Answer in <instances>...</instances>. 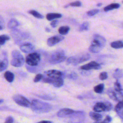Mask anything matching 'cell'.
Returning a JSON list of instances; mask_svg holds the SVG:
<instances>
[{"mask_svg": "<svg viewBox=\"0 0 123 123\" xmlns=\"http://www.w3.org/2000/svg\"><path fill=\"white\" fill-rule=\"evenodd\" d=\"M14 122L13 118L11 116H8L6 118L5 123H12Z\"/></svg>", "mask_w": 123, "mask_h": 123, "instance_id": "cell-41", "label": "cell"}, {"mask_svg": "<svg viewBox=\"0 0 123 123\" xmlns=\"http://www.w3.org/2000/svg\"><path fill=\"white\" fill-rule=\"evenodd\" d=\"M90 59V55L88 53L82 55H78L69 57L66 61V64L76 65L85 61H88Z\"/></svg>", "mask_w": 123, "mask_h": 123, "instance_id": "cell-4", "label": "cell"}, {"mask_svg": "<svg viewBox=\"0 0 123 123\" xmlns=\"http://www.w3.org/2000/svg\"><path fill=\"white\" fill-rule=\"evenodd\" d=\"M40 123H52V122H51V121H40L39 122Z\"/></svg>", "mask_w": 123, "mask_h": 123, "instance_id": "cell-44", "label": "cell"}, {"mask_svg": "<svg viewBox=\"0 0 123 123\" xmlns=\"http://www.w3.org/2000/svg\"><path fill=\"white\" fill-rule=\"evenodd\" d=\"M89 28V23L87 22H84L80 26L79 28L80 31H86Z\"/></svg>", "mask_w": 123, "mask_h": 123, "instance_id": "cell-29", "label": "cell"}, {"mask_svg": "<svg viewBox=\"0 0 123 123\" xmlns=\"http://www.w3.org/2000/svg\"><path fill=\"white\" fill-rule=\"evenodd\" d=\"M115 110L119 115L123 118V99L116 105Z\"/></svg>", "mask_w": 123, "mask_h": 123, "instance_id": "cell-18", "label": "cell"}, {"mask_svg": "<svg viewBox=\"0 0 123 123\" xmlns=\"http://www.w3.org/2000/svg\"><path fill=\"white\" fill-rule=\"evenodd\" d=\"M45 31L47 32H49L50 31V30L49 28H48V27H46L45 28Z\"/></svg>", "mask_w": 123, "mask_h": 123, "instance_id": "cell-45", "label": "cell"}, {"mask_svg": "<svg viewBox=\"0 0 123 123\" xmlns=\"http://www.w3.org/2000/svg\"><path fill=\"white\" fill-rule=\"evenodd\" d=\"M9 62L7 53L2 51L0 52V72L5 70L8 66Z\"/></svg>", "mask_w": 123, "mask_h": 123, "instance_id": "cell-8", "label": "cell"}, {"mask_svg": "<svg viewBox=\"0 0 123 123\" xmlns=\"http://www.w3.org/2000/svg\"><path fill=\"white\" fill-rule=\"evenodd\" d=\"M41 60L40 54L37 52L30 53L25 58L26 63L30 66H37Z\"/></svg>", "mask_w": 123, "mask_h": 123, "instance_id": "cell-6", "label": "cell"}, {"mask_svg": "<svg viewBox=\"0 0 123 123\" xmlns=\"http://www.w3.org/2000/svg\"><path fill=\"white\" fill-rule=\"evenodd\" d=\"M66 58L64 51L62 49H58L52 53L49 58V62L51 64H56L64 62Z\"/></svg>", "mask_w": 123, "mask_h": 123, "instance_id": "cell-3", "label": "cell"}, {"mask_svg": "<svg viewBox=\"0 0 123 123\" xmlns=\"http://www.w3.org/2000/svg\"><path fill=\"white\" fill-rule=\"evenodd\" d=\"M10 37L6 35H2L0 36V45H4L6 41L10 40Z\"/></svg>", "mask_w": 123, "mask_h": 123, "instance_id": "cell-28", "label": "cell"}, {"mask_svg": "<svg viewBox=\"0 0 123 123\" xmlns=\"http://www.w3.org/2000/svg\"><path fill=\"white\" fill-rule=\"evenodd\" d=\"M114 86V89H115V91L120 92V91H121L123 90L122 86L121 85V84L118 82V80H117L115 82Z\"/></svg>", "mask_w": 123, "mask_h": 123, "instance_id": "cell-32", "label": "cell"}, {"mask_svg": "<svg viewBox=\"0 0 123 123\" xmlns=\"http://www.w3.org/2000/svg\"><path fill=\"white\" fill-rule=\"evenodd\" d=\"M70 30V27L68 26H62L59 28V33L61 35H66L68 33Z\"/></svg>", "mask_w": 123, "mask_h": 123, "instance_id": "cell-24", "label": "cell"}, {"mask_svg": "<svg viewBox=\"0 0 123 123\" xmlns=\"http://www.w3.org/2000/svg\"><path fill=\"white\" fill-rule=\"evenodd\" d=\"M111 46L112 48H113L114 49H116L123 48V42L122 41H120V40L113 41L111 43Z\"/></svg>", "mask_w": 123, "mask_h": 123, "instance_id": "cell-21", "label": "cell"}, {"mask_svg": "<svg viewBox=\"0 0 123 123\" xmlns=\"http://www.w3.org/2000/svg\"><path fill=\"white\" fill-rule=\"evenodd\" d=\"M104 84H100L94 87V90L97 93H101L104 90Z\"/></svg>", "mask_w": 123, "mask_h": 123, "instance_id": "cell-25", "label": "cell"}, {"mask_svg": "<svg viewBox=\"0 0 123 123\" xmlns=\"http://www.w3.org/2000/svg\"><path fill=\"white\" fill-rule=\"evenodd\" d=\"M4 102V100L3 99H0V104L3 103Z\"/></svg>", "mask_w": 123, "mask_h": 123, "instance_id": "cell-46", "label": "cell"}, {"mask_svg": "<svg viewBox=\"0 0 123 123\" xmlns=\"http://www.w3.org/2000/svg\"><path fill=\"white\" fill-rule=\"evenodd\" d=\"M113 76L116 79L120 78L123 76V72L120 69H116L114 71Z\"/></svg>", "mask_w": 123, "mask_h": 123, "instance_id": "cell-26", "label": "cell"}, {"mask_svg": "<svg viewBox=\"0 0 123 123\" xmlns=\"http://www.w3.org/2000/svg\"><path fill=\"white\" fill-rule=\"evenodd\" d=\"M67 77L70 79L75 80L77 78L78 75L76 73H75L74 72H72L70 73L69 74H68L67 75Z\"/></svg>", "mask_w": 123, "mask_h": 123, "instance_id": "cell-34", "label": "cell"}, {"mask_svg": "<svg viewBox=\"0 0 123 123\" xmlns=\"http://www.w3.org/2000/svg\"><path fill=\"white\" fill-rule=\"evenodd\" d=\"M120 5L118 3H112L111 4L104 8V11L105 12H108L110 10H112L114 9H118L120 7Z\"/></svg>", "mask_w": 123, "mask_h": 123, "instance_id": "cell-23", "label": "cell"}, {"mask_svg": "<svg viewBox=\"0 0 123 123\" xmlns=\"http://www.w3.org/2000/svg\"><path fill=\"white\" fill-rule=\"evenodd\" d=\"M90 117L96 122H100V121L102 119V116L97 112L90 111L89 113Z\"/></svg>", "mask_w": 123, "mask_h": 123, "instance_id": "cell-17", "label": "cell"}, {"mask_svg": "<svg viewBox=\"0 0 123 123\" xmlns=\"http://www.w3.org/2000/svg\"><path fill=\"white\" fill-rule=\"evenodd\" d=\"M12 98L16 104L21 106L27 108L31 106V103L29 101V100L21 95H15L13 96Z\"/></svg>", "mask_w": 123, "mask_h": 123, "instance_id": "cell-7", "label": "cell"}, {"mask_svg": "<svg viewBox=\"0 0 123 123\" xmlns=\"http://www.w3.org/2000/svg\"><path fill=\"white\" fill-rule=\"evenodd\" d=\"M45 75H43L42 78L43 82L46 83H49L52 84L54 80L65 77V74L62 72H61L56 70H50L46 71L44 72Z\"/></svg>", "mask_w": 123, "mask_h": 123, "instance_id": "cell-2", "label": "cell"}, {"mask_svg": "<svg viewBox=\"0 0 123 123\" xmlns=\"http://www.w3.org/2000/svg\"><path fill=\"white\" fill-rule=\"evenodd\" d=\"M82 70L83 71L80 72V74H81L83 75H88L91 73L89 71V70Z\"/></svg>", "mask_w": 123, "mask_h": 123, "instance_id": "cell-42", "label": "cell"}, {"mask_svg": "<svg viewBox=\"0 0 123 123\" xmlns=\"http://www.w3.org/2000/svg\"><path fill=\"white\" fill-rule=\"evenodd\" d=\"M12 59L11 61V64L14 67H19L23 66L25 63V59L17 50H13L12 52Z\"/></svg>", "mask_w": 123, "mask_h": 123, "instance_id": "cell-5", "label": "cell"}, {"mask_svg": "<svg viewBox=\"0 0 123 123\" xmlns=\"http://www.w3.org/2000/svg\"><path fill=\"white\" fill-rule=\"evenodd\" d=\"M81 5H82V3L80 1H76L74 2H72V3H70L69 4L66 5L65 6H64V8H67L69 6H73V7H80L81 6Z\"/></svg>", "mask_w": 123, "mask_h": 123, "instance_id": "cell-33", "label": "cell"}, {"mask_svg": "<svg viewBox=\"0 0 123 123\" xmlns=\"http://www.w3.org/2000/svg\"><path fill=\"white\" fill-rule=\"evenodd\" d=\"M80 69L84 70H90L91 69L99 70L101 68V66L100 64L95 62L92 61L87 64L81 66L80 67Z\"/></svg>", "mask_w": 123, "mask_h": 123, "instance_id": "cell-9", "label": "cell"}, {"mask_svg": "<svg viewBox=\"0 0 123 123\" xmlns=\"http://www.w3.org/2000/svg\"><path fill=\"white\" fill-rule=\"evenodd\" d=\"M106 111H111L112 108V104L109 102H106Z\"/></svg>", "mask_w": 123, "mask_h": 123, "instance_id": "cell-38", "label": "cell"}, {"mask_svg": "<svg viewBox=\"0 0 123 123\" xmlns=\"http://www.w3.org/2000/svg\"><path fill=\"white\" fill-rule=\"evenodd\" d=\"M64 38V37L62 35H57L53 36L48 39L47 45L49 47L53 46L54 45L57 44L59 42L63 40Z\"/></svg>", "mask_w": 123, "mask_h": 123, "instance_id": "cell-11", "label": "cell"}, {"mask_svg": "<svg viewBox=\"0 0 123 123\" xmlns=\"http://www.w3.org/2000/svg\"><path fill=\"white\" fill-rule=\"evenodd\" d=\"M102 5V3H98L97 5V6H98V7H99V6H101Z\"/></svg>", "mask_w": 123, "mask_h": 123, "instance_id": "cell-47", "label": "cell"}, {"mask_svg": "<svg viewBox=\"0 0 123 123\" xmlns=\"http://www.w3.org/2000/svg\"></svg>", "mask_w": 123, "mask_h": 123, "instance_id": "cell-48", "label": "cell"}, {"mask_svg": "<svg viewBox=\"0 0 123 123\" xmlns=\"http://www.w3.org/2000/svg\"><path fill=\"white\" fill-rule=\"evenodd\" d=\"M112 121V118L109 116V115H107L106 117H105V118L104 119V120L100 122L101 123H110Z\"/></svg>", "mask_w": 123, "mask_h": 123, "instance_id": "cell-39", "label": "cell"}, {"mask_svg": "<svg viewBox=\"0 0 123 123\" xmlns=\"http://www.w3.org/2000/svg\"><path fill=\"white\" fill-rule=\"evenodd\" d=\"M93 110L95 112H100L106 111V105L105 102H98L93 107Z\"/></svg>", "mask_w": 123, "mask_h": 123, "instance_id": "cell-14", "label": "cell"}, {"mask_svg": "<svg viewBox=\"0 0 123 123\" xmlns=\"http://www.w3.org/2000/svg\"><path fill=\"white\" fill-rule=\"evenodd\" d=\"M102 48L103 47H101L100 45L92 41L91 42V44L89 48V50L92 53H96L101 51Z\"/></svg>", "mask_w": 123, "mask_h": 123, "instance_id": "cell-16", "label": "cell"}, {"mask_svg": "<svg viewBox=\"0 0 123 123\" xmlns=\"http://www.w3.org/2000/svg\"><path fill=\"white\" fill-rule=\"evenodd\" d=\"M99 10L98 9H94L92 10L91 11H89L87 12V14L89 16H93L95 15L96 14L98 13L99 12Z\"/></svg>", "mask_w": 123, "mask_h": 123, "instance_id": "cell-37", "label": "cell"}, {"mask_svg": "<svg viewBox=\"0 0 123 123\" xmlns=\"http://www.w3.org/2000/svg\"><path fill=\"white\" fill-rule=\"evenodd\" d=\"M28 13L32 14L33 16H34L35 17L37 18L43 19L44 18V16L42 14H41L40 13H39L38 12H37L35 10H30L28 11Z\"/></svg>", "mask_w": 123, "mask_h": 123, "instance_id": "cell-27", "label": "cell"}, {"mask_svg": "<svg viewBox=\"0 0 123 123\" xmlns=\"http://www.w3.org/2000/svg\"><path fill=\"white\" fill-rule=\"evenodd\" d=\"M30 107L33 111L37 113H47L52 109V106L49 103L37 99L32 100Z\"/></svg>", "mask_w": 123, "mask_h": 123, "instance_id": "cell-1", "label": "cell"}, {"mask_svg": "<svg viewBox=\"0 0 123 123\" xmlns=\"http://www.w3.org/2000/svg\"><path fill=\"white\" fill-rule=\"evenodd\" d=\"M43 77V74H38L36 75L35 78L34 79V82L35 83L38 82L40 81L41 79H42Z\"/></svg>", "mask_w": 123, "mask_h": 123, "instance_id": "cell-36", "label": "cell"}, {"mask_svg": "<svg viewBox=\"0 0 123 123\" xmlns=\"http://www.w3.org/2000/svg\"><path fill=\"white\" fill-rule=\"evenodd\" d=\"M19 25V23L16 20L14 19H12L9 21L7 24V26L9 28L13 29L15 27H17L18 25Z\"/></svg>", "mask_w": 123, "mask_h": 123, "instance_id": "cell-20", "label": "cell"}, {"mask_svg": "<svg viewBox=\"0 0 123 123\" xmlns=\"http://www.w3.org/2000/svg\"><path fill=\"white\" fill-rule=\"evenodd\" d=\"M38 97L44 100H52L54 99V98L51 97L48 95H37Z\"/></svg>", "mask_w": 123, "mask_h": 123, "instance_id": "cell-31", "label": "cell"}, {"mask_svg": "<svg viewBox=\"0 0 123 123\" xmlns=\"http://www.w3.org/2000/svg\"><path fill=\"white\" fill-rule=\"evenodd\" d=\"M93 41L101 46L103 48L105 46L106 44L105 38L102 36L98 34H95L94 35Z\"/></svg>", "mask_w": 123, "mask_h": 123, "instance_id": "cell-15", "label": "cell"}, {"mask_svg": "<svg viewBox=\"0 0 123 123\" xmlns=\"http://www.w3.org/2000/svg\"></svg>", "mask_w": 123, "mask_h": 123, "instance_id": "cell-49", "label": "cell"}, {"mask_svg": "<svg viewBox=\"0 0 123 123\" xmlns=\"http://www.w3.org/2000/svg\"><path fill=\"white\" fill-rule=\"evenodd\" d=\"M62 15L59 13H49L46 15V18L49 21H52L54 19L62 17Z\"/></svg>", "mask_w": 123, "mask_h": 123, "instance_id": "cell-19", "label": "cell"}, {"mask_svg": "<svg viewBox=\"0 0 123 123\" xmlns=\"http://www.w3.org/2000/svg\"><path fill=\"white\" fill-rule=\"evenodd\" d=\"M26 68L27 70L31 72V73H36L37 72H38L39 69H38V68L37 67V66H32L30 65H27L26 66Z\"/></svg>", "mask_w": 123, "mask_h": 123, "instance_id": "cell-30", "label": "cell"}, {"mask_svg": "<svg viewBox=\"0 0 123 123\" xmlns=\"http://www.w3.org/2000/svg\"><path fill=\"white\" fill-rule=\"evenodd\" d=\"M107 78H108V74L106 72H101L99 75V78L101 80H105Z\"/></svg>", "mask_w": 123, "mask_h": 123, "instance_id": "cell-35", "label": "cell"}, {"mask_svg": "<svg viewBox=\"0 0 123 123\" xmlns=\"http://www.w3.org/2000/svg\"><path fill=\"white\" fill-rule=\"evenodd\" d=\"M74 111L68 108H63L61 109L57 113L58 117L60 118H64L70 116L71 114L73 113Z\"/></svg>", "mask_w": 123, "mask_h": 123, "instance_id": "cell-13", "label": "cell"}, {"mask_svg": "<svg viewBox=\"0 0 123 123\" xmlns=\"http://www.w3.org/2000/svg\"><path fill=\"white\" fill-rule=\"evenodd\" d=\"M58 23H59V21L58 20L56 19V20H54L51 21V22L50 23V25L52 27L55 28L57 26V25H58Z\"/></svg>", "mask_w": 123, "mask_h": 123, "instance_id": "cell-40", "label": "cell"}, {"mask_svg": "<svg viewBox=\"0 0 123 123\" xmlns=\"http://www.w3.org/2000/svg\"><path fill=\"white\" fill-rule=\"evenodd\" d=\"M4 28V25L3 23L0 21V30H2Z\"/></svg>", "mask_w": 123, "mask_h": 123, "instance_id": "cell-43", "label": "cell"}, {"mask_svg": "<svg viewBox=\"0 0 123 123\" xmlns=\"http://www.w3.org/2000/svg\"><path fill=\"white\" fill-rule=\"evenodd\" d=\"M20 49L22 52L24 53H29L33 52L35 51V47L32 44L27 42L21 45L20 46Z\"/></svg>", "mask_w": 123, "mask_h": 123, "instance_id": "cell-10", "label": "cell"}, {"mask_svg": "<svg viewBox=\"0 0 123 123\" xmlns=\"http://www.w3.org/2000/svg\"><path fill=\"white\" fill-rule=\"evenodd\" d=\"M4 77L6 80L9 83H12L13 81L14 78L13 74L10 71H6L4 73Z\"/></svg>", "mask_w": 123, "mask_h": 123, "instance_id": "cell-22", "label": "cell"}, {"mask_svg": "<svg viewBox=\"0 0 123 123\" xmlns=\"http://www.w3.org/2000/svg\"><path fill=\"white\" fill-rule=\"evenodd\" d=\"M115 92L114 90H113L112 89H109L107 91V94L109 96V97L112 99V100L114 101H118L119 100V98L118 96L120 97V98H122L123 96V94L120 92Z\"/></svg>", "mask_w": 123, "mask_h": 123, "instance_id": "cell-12", "label": "cell"}]
</instances>
